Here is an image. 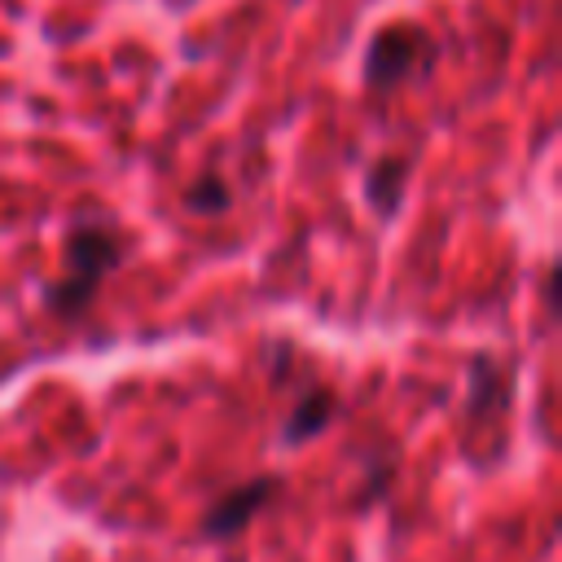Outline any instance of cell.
Listing matches in <instances>:
<instances>
[{
    "label": "cell",
    "instance_id": "4",
    "mask_svg": "<svg viewBox=\"0 0 562 562\" xmlns=\"http://www.w3.org/2000/svg\"><path fill=\"white\" fill-rule=\"evenodd\" d=\"M408 171H413V158L408 154H382V158L369 162V171H364V198H369V206L382 220H391L400 211L404 189H408Z\"/></svg>",
    "mask_w": 562,
    "mask_h": 562
},
{
    "label": "cell",
    "instance_id": "2",
    "mask_svg": "<svg viewBox=\"0 0 562 562\" xmlns=\"http://www.w3.org/2000/svg\"><path fill=\"white\" fill-rule=\"evenodd\" d=\"M430 61H435V40L413 22H391V26L373 31V40L364 48V88L391 92L417 66H430Z\"/></svg>",
    "mask_w": 562,
    "mask_h": 562
},
{
    "label": "cell",
    "instance_id": "5",
    "mask_svg": "<svg viewBox=\"0 0 562 562\" xmlns=\"http://www.w3.org/2000/svg\"><path fill=\"white\" fill-rule=\"evenodd\" d=\"M334 408H338L334 391H325V386H312V391H307V395L294 404V413L285 417V426H281V439H285V443H303V439H316V435L329 426Z\"/></svg>",
    "mask_w": 562,
    "mask_h": 562
},
{
    "label": "cell",
    "instance_id": "3",
    "mask_svg": "<svg viewBox=\"0 0 562 562\" xmlns=\"http://www.w3.org/2000/svg\"><path fill=\"white\" fill-rule=\"evenodd\" d=\"M272 492H277V479H272V474L233 487L228 496H220V501L211 505V514H206V522H202L206 536H233V531H241V527L255 518V509H259Z\"/></svg>",
    "mask_w": 562,
    "mask_h": 562
},
{
    "label": "cell",
    "instance_id": "6",
    "mask_svg": "<svg viewBox=\"0 0 562 562\" xmlns=\"http://www.w3.org/2000/svg\"><path fill=\"white\" fill-rule=\"evenodd\" d=\"M184 206H189L193 215H224V211L233 206V189L224 184V176L206 171V176H198V180L184 189Z\"/></svg>",
    "mask_w": 562,
    "mask_h": 562
},
{
    "label": "cell",
    "instance_id": "1",
    "mask_svg": "<svg viewBox=\"0 0 562 562\" xmlns=\"http://www.w3.org/2000/svg\"><path fill=\"white\" fill-rule=\"evenodd\" d=\"M61 255H66V272L57 281L44 285V307L61 321H75L101 290V281L123 268L127 259V237L101 220V215H79L70 228H66V241H61Z\"/></svg>",
    "mask_w": 562,
    "mask_h": 562
}]
</instances>
